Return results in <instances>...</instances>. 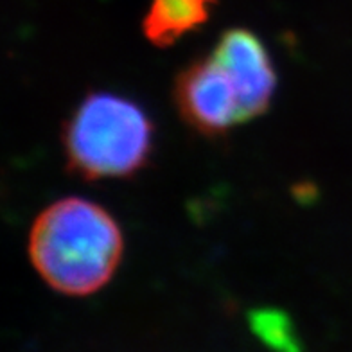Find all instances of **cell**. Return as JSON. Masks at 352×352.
I'll use <instances>...</instances> for the list:
<instances>
[{
  "label": "cell",
  "instance_id": "obj_1",
  "mask_svg": "<svg viewBox=\"0 0 352 352\" xmlns=\"http://www.w3.org/2000/svg\"><path fill=\"white\" fill-rule=\"evenodd\" d=\"M122 255V236L110 214L85 198L49 205L29 232V257L52 289L85 297L101 289Z\"/></svg>",
  "mask_w": 352,
  "mask_h": 352
},
{
  "label": "cell",
  "instance_id": "obj_2",
  "mask_svg": "<svg viewBox=\"0 0 352 352\" xmlns=\"http://www.w3.org/2000/svg\"><path fill=\"white\" fill-rule=\"evenodd\" d=\"M153 126L130 99L94 92L76 108L63 130L69 171L85 180L139 173L151 153Z\"/></svg>",
  "mask_w": 352,
  "mask_h": 352
},
{
  "label": "cell",
  "instance_id": "obj_3",
  "mask_svg": "<svg viewBox=\"0 0 352 352\" xmlns=\"http://www.w3.org/2000/svg\"><path fill=\"white\" fill-rule=\"evenodd\" d=\"M173 96L182 119L204 137H221L239 122L236 88L212 54L180 70Z\"/></svg>",
  "mask_w": 352,
  "mask_h": 352
},
{
  "label": "cell",
  "instance_id": "obj_4",
  "mask_svg": "<svg viewBox=\"0 0 352 352\" xmlns=\"http://www.w3.org/2000/svg\"><path fill=\"white\" fill-rule=\"evenodd\" d=\"M212 56L230 78L239 101V122L263 116L274 98L277 76L268 51L248 29H227Z\"/></svg>",
  "mask_w": 352,
  "mask_h": 352
},
{
  "label": "cell",
  "instance_id": "obj_5",
  "mask_svg": "<svg viewBox=\"0 0 352 352\" xmlns=\"http://www.w3.org/2000/svg\"><path fill=\"white\" fill-rule=\"evenodd\" d=\"M216 0H151L144 16V36L153 45L166 47L209 20Z\"/></svg>",
  "mask_w": 352,
  "mask_h": 352
},
{
  "label": "cell",
  "instance_id": "obj_6",
  "mask_svg": "<svg viewBox=\"0 0 352 352\" xmlns=\"http://www.w3.org/2000/svg\"><path fill=\"white\" fill-rule=\"evenodd\" d=\"M250 327L261 342L275 352H302L292 318L278 309L250 311Z\"/></svg>",
  "mask_w": 352,
  "mask_h": 352
}]
</instances>
